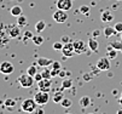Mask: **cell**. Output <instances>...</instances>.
<instances>
[{
    "instance_id": "cell-1",
    "label": "cell",
    "mask_w": 122,
    "mask_h": 114,
    "mask_svg": "<svg viewBox=\"0 0 122 114\" xmlns=\"http://www.w3.org/2000/svg\"><path fill=\"white\" fill-rule=\"evenodd\" d=\"M36 106L38 103L35 102V100L34 98H27L22 102V110L25 112V113H34L36 109Z\"/></svg>"
},
{
    "instance_id": "cell-2",
    "label": "cell",
    "mask_w": 122,
    "mask_h": 114,
    "mask_svg": "<svg viewBox=\"0 0 122 114\" xmlns=\"http://www.w3.org/2000/svg\"><path fill=\"white\" fill-rule=\"evenodd\" d=\"M34 81H35V79H34V76L29 75L28 73L27 74H22L20 78H18V83L21 84L22 87H31Z\"/></svg>"
},
{
    "instance_id": "cell-3",
    "label": "cell",
    "mask_w": 122,
    "mask_h": 114,
    "mask_svg": "<svg viewBox=\"0 0 122 114\" xmlns=\"http://www.w3.org/2000/svg\"><path fill=\"white\" fill-rule=\"evenodd\" d=\"M34 100H35V102L39 106H45L48 102V100H50L48 92H44V91L39 90V92H36L35 95H34Z\"/></svg>"
},
{
    "instance_id": "cell-4",
    "label": "cell",
    "mask_w": 122,
    "mask_h": 114,
    "mask_svg": "<svg viewBox=\"0 0 122 114\" xmlns=\"http://www.w3.org/2000/svg\"><path fill=\"white\" fill-rule=\"evenodd\" d=\"M15 71V67L13 64L9 61H4L1 64H0V73H3L5 75H10L12 74V72Z\"/></svg>"
},
{
    "instance_id": "cell-5",
    "label": "cell",
    "mask_w": 122,
    "mask_h": 114,
    "mask_svg": "<svg viewBox=\"0 0 122 114\" xmlns=\"http://www.w3.org/2000/svg\"><path fill=\"white\" fill-rule=\"evenodd\" d=\"M53 20L57 22V23H64V22H66V20H68V15H66V11H64V10H57L55 13H53Z\"/></svg>"
},
{
    "instance_id": "cell-6",
    "label": "cell",
    "mask_w": 122,
    "mask_h": 114,
    "mask_svg": "<svg viewBox=\"0 0 122 114\" xmlns=\"http://www.w3.org/2000/svg\"><path fill=\"white\" fill-rule=\"evenodd\" d=\"M96 67L99 69V71H108L110 69V60L108 57H102L97 61V64Z\"/></svg>"
},
{
    "instance_id": "cell-7",
    "label": "cell",
    "mask_w": 122,
    "mask_h": 114,
    "mask_svg": "<svg viewBox=\"0 0 122 114\" xmlns=\"http://www.w3.org/2000/svg\"><path fill=\"white\" fill-rule=\"evenodd\" d=\"M62 52L65 57H71L75 54V50H74V43H66L63 45V49H62Z\"/></svg>"
},
{
    "instance_id": "cell-8",
    "label": "cell",
    "mask_w": 122,
    "mask_h": 114,
    "mask_svg": "<svg viewBox=\"0 0 122 114\" xmlns=\"http://www.w3.org/2000/svg\"><path fill=\"white\" fill-rule=\"evenodd\" d=\"M38 87L40 91L44 92H50L51 87H52V80L51 79H42L38 83Z\"/></svg>"
},
{
    "instance_id": "cell-9",
    "label": "cell",
    "mask_w": 122,
    "mask_h": 114,
    "mask_svg": "<svg viewBox=\"0 0 122 114\" xmlns=\"http://www.w3.org/2000/svg\"><path fill=\"white\" fill-rule=\"evenodd\" d=\"M74 50H75V54L76 55H81V54L86 52L87 45L82 40H76V41H74Z\"/></svg>"
},
{
    "instance_id": "cell-10",
    "label": "cell",
    "mask_w": 122,
    "mask_h": 114,
    "mask_svg": "<svg viewBox=\"0 0 122 114\" xmlns=\"http://www.w3.org/2000/svg\"><path fill=\"white\" fill-rule=\"evenodd\" d=\"M57 7L59 10H64L68 11L73 7V1L71 0H58L57 1Z\"/></svg>"
},
{
    "instance_id": "cell-11",
    "label": "cell",
    "mask_w": 122,
    "mask_h": 114,
    "mask_svg": "<svg viewBox=\"0 0 122 114\" xmlns=\"http://www.w3.org/2000/svg\"><path fill=\"white\" fill-rule=\"evenodd\" d=\"M112 20H114V15L109 10H105V11L102 12V15H100V21L102 22L108 23V22H111Z\"/></svg>"
},
{
    "instance_id": "cell-12",
    "label": "cell",
    "mask_w": 122,
    "mask_h": 114,
    "mask_svg": "<svg viewBox=\"0 0 122 114\" xmlns=\"http://www.w3.org/2000/svg\"><path fill=\"white\" fill-rule=\"evenodd\" d=\"M9 35L11 38H17L21 35V29H20V26H12L9 28Z\"/></svg>"
},
{
    "instance_id": "cell-13",
    "label": "cell",
    "mask_w": 122,
    "mask_h": 114,
    "mask_svg": "<svg viewBox=\"0 0 122 114\" xmlns=\"http://www.w3.org/2000/svg\"><path fill=\"white\" fill-rule=\"evenodd\" d=\"M87 45H88L90 50L93 51V52H97V51H98V49H99V43H98L97 40H94L93 38L88 39V43H87Z\"/></svg>"
},
{
    "instance_id": "cell-14",
    "label": "cell",
    "mask_w": 122,
    "mask_h": 114,
    "mask_svg": "<svg viewBox=\"0 0 122 114\" xmlns=\"http://www.w3.org/2000/svg\"><path fill=\"white\" fill-rule=\"evenodd\" d=\"M52 63H53V61L50 60V58H45V57H40V58H38V61H36V64H39V66H41V67L51 66Z\"/></svg>"
},
{
    "instance_id": "cell-15",
    "label": "cell",
    "mask_w": 122,
    "mask_h": 114,
    "mask_svg": "<svg viewBox=\"0 0 122 114\" xmlns=\"http://www.w3.org/2000/svg\"><path fill=\"white\" fill-rule=\"evenodd\" d=\"M10 12H11V15L13 16V17H18V16L22 15V7L20 5H15V6L11 7Z\"/></svg>"
},
{
    "instance_id": "cell-16",
    "label": "cell",
    "mask_w": 122,
    "mask_h": 114,
    "mask_svg": "<svg viewBox=\"0 0 122 114\" xmlns=\"http://www.w3.org/2000/svg\"><path fill=\"white\" fill-rule=\"evenodd\" d=\"M117 33L116 29L114 27H107V28H104V37H107V38H111L112 35H115Z\"/></svg>"
},
{
    "instance_id": "cell-17",
    "label": "cell",
    "mask_w": 122,
    "mask_h": 114,
    "mask_svg": "<svg viewBox=\"0 0 122 114\" xmlns=\"http://www.w3.org/2000/svg\"><path fill=\"white\" fill-rule=\"evenodd\" d=\"M107 57H108L109 60H114V58H116V57H117V50H116V49H114L111 45H110V47L108 49Z\"/></svg>"
},
{
    "instance_id": "cell-18",
    "label": "cell",
    "mask_w": 122,
    "mask_h": 114,
    "mask_svg": "<svg viewBox=\"0 0 122 114\" xmlns=\"http://www.w3.org/2000/svg\"><path fill=\"white\" fill-rule=\"evenodd\" d=\"M80 106L82 107V108H86V107H88L90 106V103H91V98L88 96H82L81 98H80Z\"/></svg>"
},
{
    "instance_id": "cell-19",
    "label": "cell",
    "mask_w": 122,
    "mask_h": 114,
    "mask_svg": "<svg viewBox=\"0 0 122 114\" xmlns=\"http://www.w3.org/2000/svg\"><path fill=\"white\" fill-rule=\"evenodd\" d=\"M63 98H64V96H63L62 91H57L56 93H53V97H52V100H53L55 103H61Z\"/></svg>"
},
{
    "instance_id": "cell-20",
    "label": "cell",
    "mask_w": 122,
    "mask_h": 114,
    "mask_svg": "<svg viewBox=\"0 0 122 114\" xmlns=\"http://www.w3.org/2000/svg\"><path fill=\"white\" fill-rule=\"evenodd\" d=\"M27 23H28V20H27L25 16L21 15V16H18V17H17V26L24 27V26H27Z\"/></svg>"
},
{
    "instance_id": "cell-21",
    "label": "cell",
    "mask_w": 122,
    "mask_h": 114,
    "mask_svg": "<svg viewBox=\"0 0 122 114\" xmlns=\"http://www.w3.org/2000/svg\"><path fill=\"white\" fill-rule=\"evenodd\" d=\"M45 28H46V23H45L44 21L36 22V24H35V30L38 32V33H41V32H42Z\"/></svg>"
},
{
    "instance_id": "cell-22",
    "label": "cell",
    "mask_w": 122,
    "mask_h": 114,
    "mask_svg": "<svg viewBox=\"0 0 122 114\" xmlns=\"http://www.w3.org/2000/svg\"><path fill=\"white\" fill-rule=\"evenodd\" d=\"M31 40H33V43H34V44L38 45V46L42 45V43H44V38H42L41 35H34Z\"/></svg>"
},
{
    "instance_id": "cell-23",
    "label": "cell",
    "mask_w": 122,
    "mask_h": 114,
    "mask_svg": "<svg viewBox=\"0 0 122 114\" xmlns=\"http://www.w3.org/2000/svg\"><path fill=\"white\" fill-rule=\"evenodd\" d=\"M73 86V81L71 79H64L62 83V89H70Z\"/></svg>"
},
{
    "instance_id": "cell-24",
    "label": "cell",
    "mask_w": 122,
    "mask_h": 114,
    "mask_svg": "<svg viewBox=\"0 0 122 114\" xmlns=\"http://www.w3.org/2000/svg\"><path fill=\"white\" fill-rule=\"evenodd\" d=\"M114 49H116L117 51H122V40H116V41H112L111 44H110Z\"/></svg>"
},
{
    "instance_id": "cell-25",
    "label": "cell",
    "mask_w": 122,
    "mask_h": 114,
    "mask_svg": "<svg viewBox=\"0 0 122 114\" xmlns=\"http://www.w3.org/2000/svg\"><path fill=\"white\" fill-rule=\"evenodd\" d=\"M27 73L29 74V75H31V76H34L36 73H38V68H36V66H29L28 67V69H27Z\"/></svg>"
},
{
    "instance_id": "cell-26",
    "label": "cell",
    "mask_w": 122,
    "mask_h": 114,
    "mask_svg": "<svg viewBox=\"0 0 122 114\" xmlns=\"http://www.w3.org/2000/svg\"><path fill=\"white\" fill-rule=\"evenodd\" d=\"M71 104H73V102H71V100H69V98H63V100H62V102H61V106H62V107H64V108H69V107H71Z\"/></svg>"
},
{
    "instance_id": "cell-27",
    "label": "cell",
    "mask_w": 122,
    "mask_h": 114,
    "mask_svg": "<svg viewBox=\"0 0 122 114\" xmlns=\"http://www.w3.org/2000/svg\"><path fill=\"white\" fill-rule=\"evenodd\" d=\"M80 12L83 13L85 16H90V6H88V5H82V6H80Z\"/></svg>"
},
{
    "instance_id": "cell-28",
    "label": "cell",
    "mask_w": 122,
    "mask_h": 114,
    "mask_svg": "<svg viewBox=\"0 0 122 114\" xmlns=\"http://www.w3.org/2000/svg\"><path fill=\"white\" fill-rule=\"evenodd\" d=\"M41 74H42V78H44V79H51V78H52V75H51V69H44V71L41 72Z\"/></svg>"
},
{
    "instance_id": "cell-29",
    "label": "cell",
    "mask_w": 122,
    "mask_h": 114,
    "mask_svg": "<svg viewBox=\"0 0 122 114\" xmlns=\"http://www.w3.org/2000/svg\"><path fill=\"white\" fill-rule=\"evenodd\" d=\"M5 106H6L7 108L15 107V106H16V101H15L13 98H7V100L5 101Z\"/></svg>"
},
{
    "instance_id": "cell-30",
    "label": "cell",
    "mask_w": 122,
    "mask_h": 114,
    "mask_svg": "<svg viewBox=\"0 0 122 114\" xmlns=\"http://www.w3.org/2000/svg\"><path fill=\"white\" fill-rule=\"evenodd\" d=\"M51 69L61 71V62H58V61H53V63L51 64Z\"/></svg>"
},
{
    "instance_id": "cell-31",
    "label": "cell",
    "mask_w": 122,
    "mask_h": 114,
    "mask_svg": "<svg viewBox=\"0 0 122 114\" xmlns=\"http://www.w3.org/2000/svg\"><path fill=\"white\" fill-rule=\"evenodd\" d=\"M63 45H64V44H63L62 41H56V43L53 44V49H55V50H57V51H58V50H62Z\"/></svg>"
},
{
    "instance_id": "cell-32",
    "label": "cell",
    "mask_w": 122,
    "mask_h": 114,
    "mask_svg": "<svg viewBox=\"0 0 122 114\" xmlns=\"http://www.w3.org/2000/svg\"><path fill=\"white\" fill-rule=\"evenodd\" d=\"M33 37H34V34L31 33L30 30H27V32H24V38H23V40L25 41V39H33Z\"/></svg>"
},
{
    "instance_id": "cell-33",
    "label": "cell",
    "mask_w": 122,
    "mask_h": 114,
    "mask_svg": "<svg viewBox=\"0 0 122 114\" xmlns=\"http://www.w3.org/2000/svg\"><path fill=\"white\" fill-rule=\"evenodd\" d=\"M114 28L116 29L117 33H122V22H117V23H115Z\"/></svg>"
},
{
    "instance_id": "cell-34",
    "label": "cell",
    "mask_w": 122,
    "mask_h": 114,
    "mask_svg": "<svg viewBox=\"0 0 122 114\" xmlns=\"http://www.w3.org/2000/svg\"><path fill=\"white\" fill-rule=\"evenodd\" d=\"M34 79H35L36 83H39V81H40V80H42L44 78H42V74H41V73H40V74H39V73H36L35 75H34Z\"/></svg>"
},
{
    "instance_id": "cell-35",
    "label": "cell",
    "mask_w": 122,
    "mask_h": 114,
    "mask_svg": "<svg viewBox=\"0 0 122 114\" xmlns=\"http://www.w3.org/2000/svg\"><path fill=\"white\" fill-rule=\"evenodd\" d=\"M59 72H61V71H56V69H51V75H52V78H55V76L59 75Z\"/></svg>"
},
{
    "instance_id": "cell-36",
    "label": "cell",
    "mask_w": 122,
    "mask_h": 114,
    "mask_svg": "<svg viewBox=\"0 0 122 114\" xmlns=\"http://www.w3.org/2000/svg\"><path fill=\"white\" fill-rule=\"evenodd\" d=\"M34 114H44V109H41V108H36L35 112H34Z\"/></svg>"
},
{
    "instance_id": "cell-37",
    "label": "cell",
    "mask_w": 122,
    "mask_h": 114,
    "mask_svg": "<svg viewBox=\"0 0 122 114\" xmlns=\"http://www.w3.org/2000/svg\"><path fill=\"white\" fill-rule=\"evenodd\" d=\"M88 74H90V73H87V74L83 75V79H85V80H91V79H92V75H88Z\"/></svg>"
},
{
    "instance_id": "cell-38",
    "label": "cell",
    "mask_w": 122,
    "mask_h": 114,
    "mask_svg": "<svg viewBox=\"0 0 122 114\" xmlns=\"http://www.w3.org/2000/svg\"><path fill=\"white\" fill-rule=\"evenodd\" d=\"M62 43H64V44L69 43V38H68V37H63V38H62Z\"/></svg>"
},
{
    "instance_id": "cell-39",
    "label": "cell",
    "mask_w": 122,
    "mask_h": 114,
    "mask_svg": "<svg viewBox=\"0 0 122 114\" xmlns=\"http://www.w3.org/2000/svg\"><path fill=\"white\" fill-rule=\"evenodd\" d=\"M99 34H100L99 30H94V32H93V37H98Z\"/></svg>"
},
{
    "instance_id": "cell-40",
    "label": "cell",
    "mask_w": 122,
    "mask_h": 114,
    "mask_svg": "<svg viewBox=\"0 0 122 114\" xmlns=\"http://www.w3.org/2000/svg\"><path fill=\"white\" fill-rule=\"evenodd\" d=\"M118 102H120V104H122V93H121V97L118 98Z\"/></svg>"
},
{
    "instance_id": "cell-41",
    "label": "cell",
    "mask_w": 122,
    "mask_h": 114,
    "mask_svg": "<svg viewBox=\"0 0 122 114\" xmlns=\"http://www.w3.org/2000/svg\"><path fill=\"white\" fill-rule=\"evenodd\" d=\"M116 114H122V109H120V110H117V112H116Z\"/></svg>"
},
{
    "instance_id": "cell-42",
    "label": "cell",
    "mask_w": 122,
    "mask_h": 114,
    "mask_svg": "<svg viewBox=\"0 0 122 114\" xmlns=\"http://www.w3.org/2000/svg\"><path fill=\"white\" fill-rule=\"evenodd\" d=\"M120 37H121V40H122V33H121V35H120Z\"/></svg>"
},
{
    "instance_id": "cell-43",
    "label": "cell",
    "mask_w": 122,
    "mask_h": 114,
    "mask_svg": "<svg viewBox=\"0 0 122 114\" xmlns=\"http://www.w3.org/2000/svg\"><path fill=\"white\" fill-rule=\"evenodd\" d=\"M87 114H93V113H87Z\"/></svg>"
},
{
    "instance_id": "cell-44",
    "label": "cell",
    "mask_w": 122,
    "mask_h": 114,
    "mask_svg": "<svg viewBox=\"0 0 122 114\" xmlns=\"http://www.w3.org/2000/svg\"><path fill=\"white\" fill-rule=\"evenodd\" d=\"M65 114H71V113H65Z\"/></svg>"
},
{
    "instance_id": "cell-45",
    "label": "cell",
    "mask_w": 122,
    "mask_h": 114,
    "mask_svg": "<svg viewBox=\"0 0 122 114\" xmlns=\"http://www.w3.org/2000/svg\"><path fill=\"white\" fill-rule=\"evenodd\" d=\"M118 1H121V0H118Z\"/></svg>"
}]
</instances>
